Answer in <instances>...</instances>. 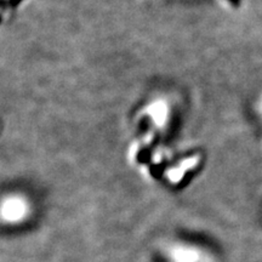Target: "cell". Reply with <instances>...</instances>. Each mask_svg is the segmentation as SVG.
Segmentation results:
<instances>
[{
	"mask_svg": "<svg viewBox=\"0 0 262 262\" xmlns=\"http://www.w3.org/2000/svg\"><path fill=\"white\" fill-rule=\"evenodd\" d=\"M172 262H203V255L195 248L187 245H176L170 251Z\"/></svg>",
	"mask_w": 262,
	"mask_h": 262,
	"instance_id": "cell-1",
	"label": "cell"
}]
</instances>
